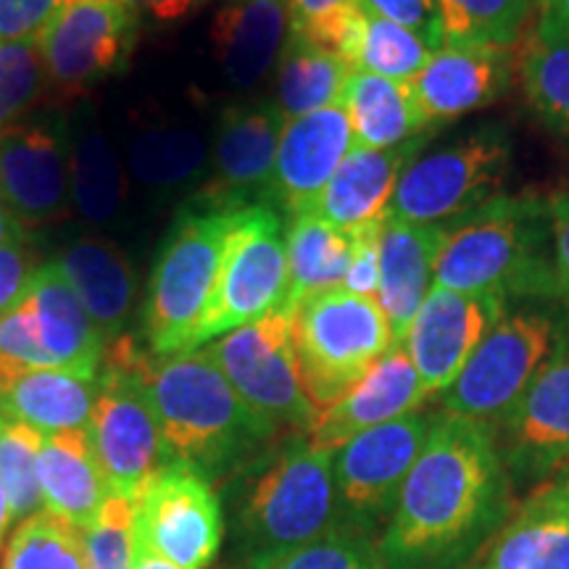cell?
Segmentation results:
<instances>
[{
    "instance_id": "obj_20",
    "label": "cell",
    "mask_w": 569,
    "mask_h": 569,
    "mask_svg": "<svg viewBox=\"0 0 569 569\" xmlns=\"http://www.w3.org/2000/svg\"><path fill=\"white\" fill-rule=\"evenodd\" d=\"M515 61L507 48L443 42L411 80L427 127L467 117L496 103L511 88Z\"/></svg>"
},
{
    "instance_id": "obj_12",
    "label": "cell",
    "mask_w": 569,
    "mask_h": 569,
    "mask_svg": "<svg viewBox=\"0 0 569 569\" xmlns=\"http://www.w3.org/2000/svg\"><path fill=\"white\" fill-rule=\"evenodd\" d=\"M436 415L411 411L372 430L361 432L332 451L340 525L380 538L403 480L415 467L430 436Z\"/></svg>"
},
{
    "instance_id": "obj_4",
    "label": "cell",
    "mask_w": 569,
    "mask_h": 569,
    "mask_svg": "<svg viewBox=\"0 0 569 569\" xmlns=\"http://www.w3.org/2000/svg\"><path fill=\"white\" fill-rule=\"evenodd\" d=\"M436 284L503 301L546 303L559 296L549 198L496 196L443 224Z\"/></svg>"
},
{
    "instance_id": "obj_11",
    "label": "cell",
    "mask_w": 569,
    "mask_h": 569,
    "mask_svg": "<svg viewBox=\"0 0 569 569\" xmlns=\"http://www.w3.org/2000/svg\"><path fill=\"white\" fill-rule=\"evenodd\" d=\"M209 356L227 382L256 415L280 432L309 436L317 409L306 396L293 343V315H272L206 343Z\"/></svg>"
},
{
    "instance_id": "obj_38",
    "label": "cell",
    "mask_w": 569,
    "mask_h": 569,
    "mask_svg": "<svg viewBox=\"0 0 569 569\" xmlns=\"http://www.w3.org/2000/svg\"><path fill=\"white\" fill-rule=\"evenodd\" d=\"M3 569H90L84 532L42 509L17 525Z\"/></svg>"
},
{
    "instance_id": "obj_22",
    "label": "cell",
    "mask_w": 569,
    "mask_h": 569,
    "mask_svg": "<svg viewBox=\"0 0 569 569\" xmlns=\"http://www.w3.org/2000/svg\"><path fill=\"white\" fill-rule=\"evenodd\" d=\"M425 401L427 396L409 351L403 346H390V351L340 401L317 411L306 438L317 448L336 451L372 427L419 411Z\"/></svg>"
},
{
    "instance_id": "obj_46",
    "label": "cell",
    "mask_w": 569,
    "mask_h": 569,
    "mask_svg": "<svg viewBox=\"0 0 569 569\" xmlns=\"http://www.w3.org/2000/svg\"><path fill=\"white\" fill-rule=\"evenodd\" d=\"M382 219H377L372 224L359 227V230H351L353 232L351 267H348L346 282L340 290H348V293H356V296H372V298L377 296V288H380Z\"/></svg>"
},
{
    "instance_id": "obj_24",
    "label": "cell",
    "mask_w": 569,
    "mask_h": 569,
    "mask_svg": "<svg viewBox=\"0 0 569 569\" xmlns=\"http://www.w3.org/2000/svg\"><path fill=\"white\" fill-rule=\"evenodd\" d=\"M443 246V224H411L386 213L380 232V288L377 303L386 311L393 346H403L419 306L436 284V261Z\"/></svg>"
},
{
    "instance_id": "obj_51",
    "label": "cell",
    "mask_w": 569,
    "mask_h": 569,
    "mask_svg": "<svg viewBox=\"0 0 569 569\" xmlns=\"http://www.w3.org/2000/svg\"><path fill=\"white\" fill-rule=\"evenodd\" d=\"M540 17L559 21V24L569 27V0H538Z\"/></svg>"
},
{
    "instance_id": "obj_6",
    "label": "cell",
    "mask_w": 569,
    "mask_h": 569,
    "mask_svg": "<svg viewBox=\"0 0 569 569\" xmlns=\"http://www.w3.org/2000/svg\"><path fill=\"white\" fill-rule=\"evenodd\" d=\"M234 211L188 206L174 219L153 264L146 298V338L153 356L193 351Z\"/></svg>"
},
{
    "instance_id": "obj_14",
    "label": "cell",
    "mask_w": 569,
    "mask_h": 569,
    "mask_svg": "<svg viewBox=\"0 0 569 569\" xmlns=\"http://www.w3.org/2000/svg\"><path fill=\"white\" fill-rule=\"evenodd\" d=\"M134 538L182 569L209 567L224 538L213 482L193 467H161L134 501Z\"/></svg>"
},
{
    "instance_id": "obj_34",
    "label": "cell",
    "mask_w": 569,
    "mask_h": 569,
    "mask_svg": "<svg viewBox=\"0 0 569 569\" xmlns=\"http://www.w3.org/2000/svg\"><path fill=\"white\" fill-rule=\"evenodd\" d=\"M338 53L351 71L411 82L430 59L432 48L417 32L361 6L340 40Z\"/></svg>"
},
{
    "instance_id": "obj_10",
    "label": "cell",
    "mask_w": 569,
    "mask_h": 569,
    "mask_svg": "<svg viewBox=\"0 0 569 569\" xmlns=\"http://www.w3.org/2000/svg\"><path fill=\"white\" fill-rule=\"evenodd\" d=\"M140 351L130 338H119L103 353L96 377V403L90 415V443L111 496L130 498L167 467L159 425L142 393L138 375Z\"/></svg>"
},
{
    "instance_id": "obj_47",
    "label": "cell",
    "mask_w": 569,
    "mask_h": 569,
    "mask_svg": "<svg viewBox=\"0 0 569 569\" xmlns=\"http://www.w3.org/2000/svg\"><path fill=\"white\" fill-rule=\"evenodd\" d=\"M361 6L367 11L377 13V17L390 19L396 24L417 32L432 51L443 46L436 0H361Z\"/></svg>"
},
{
    "instance_id": "obj_50",
    "label": "cell",
    "mask_w": 569,
    "mask_h": 569,
    "mask_svg": "<svg viewBox=\"0 0 569 569\" xmlns=\"http://www.w3.org/2000/svg\"><path fill=\"white\" fill-rule=\"evenodd\" d=\"M132 569H182V567H177L174 561H169L167 557H161V553H156L151 546H146V543H142V540L134 538Z\"/></svg>"
},
{
    "instance_id": "obj_1",
    "label": "cell",
    "mask_w": 569,
    "mask_h": 569,
    "mask_svg": "<svg viewBox=\"0 0 569 569\" xmlns=\"http://www.w3.org/2000/svg\"><path fill=\"white\" fill-rule=\"evenodd\" d=\"M511 511V480L493 427L438 411L380 538L386 569H453Z\"/></svg>"
},
{
    "instance_id": "obj_16",
    "label": "cell",
    "mask_w": 569,
    "mask_h": 569,
    "mask_svg": "<svg viewBox=\"0 0 569 569\" xmlns=\"http://www.w3.org/2000/svg\"><path fill=\"white\" fill-rule=\"evenodd\" d=\"M140 32V13L119 0H74L42 27L38 53L46 74L82 90L124 69Z\"/></svg>"
},
{
    "instance_id": "obj_3",
    "label": "cell",
    "mask_w": 569,
    "mask_h": 569,
    "mask_svg": "<svg viewBox=\"0 0 569 569\" xmlns=\"http://www.w3.org/2000/svg\"><path fill=\"white\" fill-rule=\"evenodd\" d=\"M230 482L238 567L272 569L340 525L332 451L298 432L277 438Z\"/></svg>"
},
{
    "instance_id": "obj_43",
    "label": "cell",
    "mask_w": 569,
    "mask_h": 569,
    "mask_svg": "<svg viewBox=\"0 0 569 569\" xmlns=\"http://www.w3.org/2000/svg\"><path fill=\"white\" fill-rule=\"evenodd\" d=\"M290 32L332 48L338 53L340 40L361 11V0H288Z\"/></svg>"
},
{
    "instance_id": "obj_39",
    "label": "cell",
    "mask_w": 569,
    "mask_h": 569,
    "mask_svg": "<svg viewBox=\"0 0 569 569\" xmlns=\"http://www.w3.org/2000/svg\"><path fill=\"white\" fill-rule=\"evenodd\" d=\"M42 432L0 415V482L9 496L11 522L21 525L42 511L38 457Z\"/></svg>"
},
{
    "instance_id": "obj_37",
    "label": "cell",
    "mask_w": 569,
    "mask_h": 569,
    "mask_svg": "<svg viewBox=\"0 0 569 569\" xmlns=\"http://www.w3.org/2000/svg\"><path fill=\"white\" fill-rule=\"evenodd\" d=\"M443 42L453 46H517L528 24L530 0H436Z\"/></svg>"
},
{
    "instance_id": "obj_52",
    "label": "cell",
    "mask_w": 569,
    "mask_h": 569,
    "mask_svg": "<svg viewBox=\"0 0 569 569\" xmlns=\"http://www.w3.org/2000/svg\"><path fill=\"white\" fill-rule=\"evenodd\" d=\"M21 227H24V224H21L19 219L13 217V213L9 211V206L0 201V246H3L13 232H19Z\"/></svg>"
},
{
    "instance_id": "obj_33",
    "label": "cell",
    "mask_w": 569,
    "mask_h": 569,
    "mask_svg": "<svg viewBox=\"0 0 569 569\" xmlns=\"http://www.w3.org/2000/svg\"><path fill=\"white\" fill-rule=\"evenodd\" d=\"M519 80L532 113L569 142V27L538 17L519 56Z\"/></svg>"
},
{
    "instance_id": "obj_54",
    "label": "cell",
    "mask_w": 569,
    "mask_h": 569,
    "mask_svg": "<svg viewBox=\"0 0 569 569\" xmlns=\"http://www.w3.org/2000/svg\"><path fill=\"white\" fill-rule=\"evenodd\" d=\"M238 569H248V567H238Z\"/></svg>"
},
{
    "instance_id": "obj_29",
    "label": "cell",
    "mask_w": 569,
    "mask_h": 569,
    "mask_svg": "<svg viewBox=\"0 0 569 569\" xmlns=\"http://www.w3.org/2000/svg\"><path fill=\"white\" fill-rule=\"evenodd\" d=\"M96 380L67 369H27L0 382V415L40 432L88 430Z\"/></svg>"
},
{
    "instance_id": "obj_9",
    "label": "cell",
    "mask_w": 569,
    "mask_h": 569,
    "mask_svg": "<svg viewBox=\"0 0 569 569\" xmlns=\"http://www.w3.org/2000/svg\"><path fill=\"white\" fill-rule=\"evenodd\" d=\"M515 153L503 124H482L438 151L419 153L398 180L390 213L411 224H448L501 196Z\"/></svg>"
},
{
    "instance_id": "obj_32",
    "label": "cell",
    "mask_w": 569,
    "mask_h": 569,
    "mask_svg": "<svg viewBox=\"0 0 569 569\" xmlns=\"http://www.w3.org/2000/svg\"><path fill=\"white\" fill-rule=\"evenodd\" d=\"M351 67L332 48L288 32L277 61V106L284 119H298L340 103Z\"/></svg>"
},
{
    "instance_id": "obj_35",
    "label": "cell",
    "mask_w": 569,
    "mask_h": 569,
    "mask_svg": "<svg viewBox=\"0 0 569 569\" xmlns=\"http://www.w3.org/2000/svg\"><path fill=\"white\" fill-rule=\"evenodd\" d=\"M130 172L146 188H180L209 174L211 148L201 132L188 127H156L132 140Z\"/></svg>"
},
{
    "instance_id": "obj_28",
    "label": "cell",
    "mask_w": 569,
    "mask_h": 569,
    "mask_svg": "<svg viewBox=\"0 0 569 569\" xmlns=\"http://www.w3.org/2000/svg\"><path fill=\"white\" fill-rule=\"evenodd\" d=\"M56 264L80 298L103 346L117 343L138 293V280L127 256L106 240L82 238L74 240Z\"/></svg>"
},
{
    "instance_id": "obj_31",
    "label": "cell",
    "mask_w": 569,
    "mask_h": 569,
    "mask_svg": "<svg viewBox=\"0 0 569 569\" xmlns=\"http://www.w3.org/2000/svg\"><path fill=\"white\" fill-rule=\"evenodd\" d=\"M284 246H288L284 311L293 315L296 306L306 298L343 288L348 267H351L353 232L330 224L317 211H303L288 217Z\"/></svg>"
},
{
    "instance_id": "obj_7",
    "label": "cell",
    "mask_w": 569,
    "mask_h": 569,
    "mask_svg": "<svg viewBox=\"0 0 569 569\" xmlns=\"http://www.w3.org/2000/svg\"><path fill=\"white\" fill-rule=\"evenodd\" d=\"M284 298L288 246L280 211L272 206L238 209L232 213L209 306L193 336V351L282 309Z\"/></svg>"
},
{
    "instance_id": "obj_36",
    "label": "cell",
    "mask_w": 569,
    "mask_h": 569,
    "mask_svg": "<svg viewBox=\"0 0 569 569\" xmlns=\"http://www.w3.org/2000/svg\"><path fill=\"white\" fill-rule=\"evenodd\" d=\"M124 193L127 174L111 140L98 130L82 132L71 142V203L88 222L106 224L122 209Z\"/></svg>"
},
{
    "instance_id": "obj_21",
    "label": "cell",
    "mask_w": 569,
    "mask_h": 569,
    "mask_svg": "<svg viewBox=\"0 0 569 569\" xmlns=\"http://www.w3.org/2000/svg\"><path fill=\"white\" fill-rule=\"evenodd\" d=\"M469 569H569V475L530 490Z\"/></svg>"
},
{
    "instance_id": "obj_5",
    "label": "cell",
    "mask_w": 569,
    "mask_h": 569,
    "mask_svg": "<svg viewBox=\"0 0 569 569\" xmlns=\"http://www.w3.org/2000/svg\"><path fill=\"white\" fill-rule=\"evenodd\" d=\"M293 343L306 396L322 411L390 351L393 336L377 298L338 288L296 306Z\"/></svg>"
},
{
    "instance_id": "obj_40",
    "label": "cell",
    "mask_w": 569,
    "mask_h": 569,
    "mask_svg": "<svg viewBox=\"0 0 569 569\" xmlns=\"http://www.w3.org/2000/svg\"><path fill=\"white\" fill-rule=\"evenodd\" d=\"M272 569H386V561L372 532L338 525L282 557Z\"/></svg>"
},
{
    "instance_id": "obj_18",
    "label": "cell",
    "mask_w": 569,
    "mask_h": 569,
    "mask_svg": "<svg viewBox=\"0 0 569 569\" xmlns=\"http://www.w3.org/2000/svg\"><path fill=\"white\" fill-rule=\"evenodd\" d=\"M71 138L61 119L0 132V201L21 224H40L67 209Z\"/></svg>"
},
{
    "instance_id": "obj_48",
    "label": "cell",
    "mask_w": 569,
    "mask_h": 569,
    "mask_svg": "<svg viewBox=\"0 0 569 569\" xmlns=\"http://www.w3.org/2000/svg\"><path fill=\"white\" fill-rule=\"evenodd\" d=\"M549 219L553 234V261H557L559 296L569 303V190L549 198Z\"/></svg>"
},
{
    "instance_id": "obj_44",
    "label": "cell",
    "mask_w": 569,
    "mask_h": 569,
    "mask_svg": "<svg viewBox=\"0 0 569 569\" xmlns=\"http://www.w3.org/2000/svg\"><path fill=\"white\" fill-rule=\"evenodd\" d=\"M40 267V264H38ZM32 246L27 238V227L13 232L3 246H0V317L11 311L24 296L27 282L34 274Z\"/></svg>"
},
{
    "instance_id": "obj_15",
    "label": "cell",
    "mask_w": 569,
    "mask_h": 569,
    "mask_svg": "<svg viewBox=\"0 0 569 569\" xmlns=\"http://www.w3.org/2000/svg\"><path fill=\"white\" fill-rule=\"evenodd\" d=\"M282 127L284 113L277 103L227 106L213 134L209 174L190 206L206 211L269 206Z\"/></svg>"
},
{
    "instance_id": "obj_27",
    "label": "cell",
    "mask_w": 569,
    "mask_h": 569,
    "mask_svg": "<svg viewBox=\"0 0 569 569\" xmlns=\"http://www.w3.org/2000/svg\"><path fill=\"white\" fill-rule=\"evenodd\" d=\"M42 509L82 532L101 515L109 486L92 451L88 430L42 432L38 457Z\"/></svg>"
},
{
    "instance_id": "obj_8",
    "label": "cell",
    "mask_w": 569,
    "mask_h": 569,
    "mask_svg": "<svg viewBox=\"0 0 569 569\" xmlns=\"http://www.w3.org/2000/svg\"><path fill=\"white\" fill-rule=\"evenodd\" d=\"M561 332V319L546 306L507 309L469 356L457 380L438 396L440 409L493 427L519 401L557 348Z\"/></svg>"
},
{
    "instance_id": "obj_2",
    "label": "cell",
    "mask_w": 569,
    "mask_h": 569,
    "mask_svg": "<svg viewBox=\"0 0 569 569\" xmlns=\"http://www.w3.org/2000/svg\"><path fill=\"white\" fill-rule=\"evenodd\" d=\"M138 375L167 465L193 467L211 482H230L280 438L272 422L234 393L203 348L156 359L140 353Z\"/></svg>"
},
{
    "instance_id": "obj_53",
    "label": "cell",
    "mask_w": 569,
    "mask_h": 569,
    "mask_svg": "<svg viewBox=\"0 0 569 569\" xmlns=\"http://www.w3.org/2000/svg\"><path fill=\"white\" fill-rule=\"evenodd\" d=\"M11 525V507H9V496H6L3 482H0V543H3L6 528Z\"/></svg>"
},
{
    "instance_id": "obj_19",
    "label": "cell",
    "mask_w": 569,
    "mask_h": 569,
    "mask_svg": "<svg viewBox=\"0 0 569 569\" xmlns=\"http://www.w3.org/2000/svg\"><path fill=\"white\" fill-rule=\"evenodd\" d=\"M351 148V122L340 103L298 119H284L269 206L288 217L315 209Z\"/></svg>"
},
{
    "instance_id": "obj_17",
    "label": "cell",
    "mask_w": 569,
    "mask_h": 569,
    "mask_svg": "<svg viewBox=\"0 0 569 569\" xmlns=\"http://www.w3.org/2000/svg\"><path fill=\"white\" fill-rule=\"evenodd\" d=\"M507 309L509 303L498 296L459 293L432 284L403 340L427 398H438L457 380Z\"/></svg>"
},
{
    "instance_id": "obj_49",
    "label": "cell",
    "mask_w": 569,
    "mask_h": 569,
    "mask_svg": "<svg viewBox=\"0 0 569 569\" xmlns=\"http://www.w3.org/2000/svg\"><path fill=\"white\" fill-rule=\"evenodd\" d=\"M119 3L130 6L140 17L148 13L156 21H180L188 13H193L198 6H203L206 0H119Z\"/></svg>"
},
{
    "instance_id": "obj_25",
    "label": "cell",
    "mask_w": 569,
    "mask_h": 569,
    "mask_svg": "<svg viewBox=\"0 0 569 569\" xmlns=\"http://www.w3.org/2000/svg\"><path fill=\"white\" fill-rule=\"evenodd\" d=\"M24 301L38 325L42 351L51 369H67L96 380L106 346L56 259L34 269L27 282Z\"/></svg>"
},
{
    "instance_id": "obj_45",
    "label": "cell",
    "mask_w": 569,
    "mask_h": 569,
    "mask_svg": "<svg viewBox=\"0 0 569 569\" xmlns=\"http://www.w3.org/2000/svg\"><path fill=\"white\" fill-rule=\"evenodd\" d=\"M74 0H0V42L38 40L42 27Z\"/></svg>"
},
{
    "instance_id": "obj_23",
    "label": "cell",
    "mask_w": 569,
    "mask_h": 569,
    "mask_svg": "<svg viewBox=\"0 0 569 569\" xmlns=\"http://www.w3.org/2000/svg\"><path fill=\"white\" fill-rule=\"evenodd\" d=\"M427 138L430 134H419L415 140L382 151L353 146L311 211L348 232L382 219L390 211L398 180L425 151Z\"/></svg>"
},
{
    "instance_id": "obj_13",
    "label": "cell",
    "mask_w": 569,
    "mask_h": 569,
    "mask_svg": "<svg viewBox=\"0 0 569 569\" xmlns=\"http://www.w3.org/2000/svg\"><path fill=\"white\" fill-rule=\"evenodd\" d=\"M493 432L511 486L569 475V330Z\"/></svg>"
},
{
    "instance_id": "obj_30",
    "label": "cell",
    "mask_w": 569,
    "mask_h": 569,
    "mask_svg": "<svg viewBox=\"0 0 569 569\" xmlns=\"http://www.w3.org/2000/svg\"><path fill=\"white\" fill-rule=\"evenodd\" d=\"M340 106L351 122L353 146L382 151L432 132L419 111L411 82L351 71Z\"/></svg>"
},
{
    "instance_id": "obj_26",
    "label": "cell",
    "mask_w": 569,
    "mask_h": 569,
    "mask_svg": "<svg viewBox=\"0 0 569 569\" xmlns=\"http://www.w3.org/2000/svg\"><path fill=\"white\" fill-rule=\"evenodd\" d=\"M288 32V0H227L211 21L209 38L227 82L251 90L280 61Z\"/></svg>"
},
{
    "instance_id": "obj_41",
    "label": "cell",
    "mask_w": 569,
    "mask_h": 569,
    "mask_svg": "<svg viewBox=\"0 0 569 569\" xmlns=\"http://www.w3.org/2000/svg\"><path fill=\"white\" fill-rule=\"evenodd\" d=\"M134 501L109 496L101 515L84 530L90 569H132L134 559Z\"/></svg>"
},
{
    "instance_id": "obj_42",
    "label": "cell",
    "mask_w": 569,
    "mask_h": 569,
    "mask_svg": "<svg viewBox=\"0 0 569 569\" xmlns=\"http://www.w3.org/2000/svg\"><path fill=\"white\" fill-rule=\"evenodd\" d=\"M42 77L38 42H0V132L34 101Z\"/></svg>"
}]
</instances>
